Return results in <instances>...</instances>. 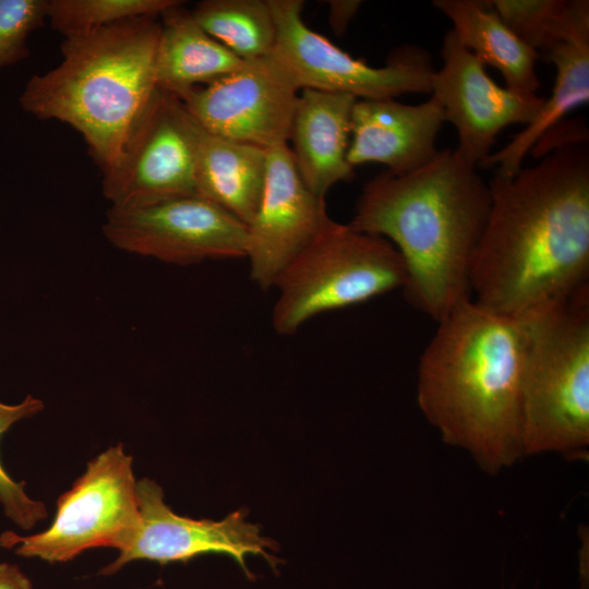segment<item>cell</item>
Listing matches in <instances>:
<instances>
[{
    "label": "cell",
    "instance_id": "obj_1",
    "mask_svg": "<svg viewBox=\"0 0 589 589\" xmlns=\"http://www.w3.org/2000/svg\"><path fill=\"white\" fill-rule=\"evenodd\" d=\"M492 202L471 271L472 300L524 317L589 287V148L575 142L512 177Z\"/></svg>",
    "mask_w": 589,
    "mask_h": 589
},
{
    "label": "cell",
    "instance_id": "obj_2",
    "mask_svg": "<svg viewBox=\"0 0 589 589\" xmlns=\"http://www.w3.org/2000/svg\"><path fill=\"white\" fill-rule=\"evenodd\" d=\"M450 148L402 176L370 180L349 225L387 239L406 266V301L436 323L472 300L470 271L492 202L489 182Z\"/></svg>",
    "mask_w": 589,
    "mask_h": 589
},
{
    "label": "cell",
    "instance_id": "obj_3",
    "mask_svg": "<svg viewBox=\"0 0 589 589\" xmlns=\"http://www.w3.org/2000/svg\"><path fill=\"white\" fill-rule=\"evenodd\" d=\"M524 317L466 301L437 322L419 358L417 401L445 444L496 474L522 457Z\"/></svg>",
    "mask_w": 589,
    "mask_h": 589
},
{
    "label": "cell",
    "instance_id": "obj_4",
    "mask_svg": "<svg viewBox=\"0 0 589 589\" xmlns=\"http://www.w3.org/2000/svg\"><path fill=\"white\" fill-rule=\"evenodd\" d=\"M158 16H142L64 38L62 60L33 75L19 103L40 120H58L84 139L103 173L125 144L158 89L155 57Z\"/></svg>",
    "mask_w": 589,
    "mask_h": 589
},
{
    "label": "cell",
    "instance_id": "obj_5",
    "mask_svg": "<svg viewBox=\"0 0 589 589\" xmlns=\"http://www.w3.org/2000/svg\"><path fill=\"white\" fill-rule=\"evenodd\" d=\"M524 320L522 456L557 453L587 460L589 287Z\"/></svg>",
    "mask_w": 589,
    "mask_h": 589
},
{
    "label": "cell",
    "instance_id": "obj_6",
    "mask_svg": "<svg viewBox=\"0 0 589 589\" xmlns=\"http://www.w3.org/2000/svg\"><path fill=\"white\" fill-rule=\"evenodd\" d=\"M405 281L402 257L387 239L332 219L277 279L273 327L293 334L320 313L365 302Z\"/></svg>",
    "mask_w": 589,
    "mask_h": 589
},
{
    "label": "cell",
    "instance_id": "obj_7",
    "mask_svg": "<svg viewBox=\"0 0 589 589\" xmlns=\"http://www.w3.org/2000/svg\"><path fill=\"white\" fill-rule=\"evenodd\" d=\"M132 457L121 443L88 461L85 472L57 501L50 527L39 533L0 534V545L23 557L49 563L68 562L93 548L120 552L140 527Z\"/></svg>",
    "mask_w": 589,
    "mask_h": 589
},
{
    "label": "cell",
    "instance_id": "obj_8",
    "mask_svg": "<svg viewBox=\"0 0 589 589\" xmlns=\"http://www.w3.org/2000/svg\"><path fill=\"white\" fill-rule=\"evenodd\" d=\"M276 25L274 55L301 89L348 94L357 99H386L431 93L434 69L420 48L402 50L384 67L357 59L311 29L301 0H267Z\"/></svg>",
    "mask_w": 589,
    "mask_h": 589
},
{
    "label": "cell",
    "instance_id": "obj_9",
    "mask_svg": "<svg viewBox=\"0 0 589 589\" xmlns=\"http://www.w3.org/2000/svg\"><path fill=\"white\" fill-rule=\"evenodd\" d=\"M113 208H137L197 195L191 116L157 89L135 124L117 166L103 173Z\"/></svg>",
    "mask_w": 589,
    "mask_h": 589
},
{
    "label": "cell",
    "instance_id": "obj_10",
    "mask_svg": "<svg viewBox=\"0 0 589 589\" xmlns=\"http://www.w3.org/2000/svg\"><path fill=\"white\" fill-rule=\"evenodd\" d=\"M103 232L121 250L179 265L247 256V226L199 195L137 208L110 207Z\"/></svg>",
    "mask_w": 589,
    "mask_h": 589
},
{
    "label": "cell",
    "instance_id": "obj_11",
    "mask_svg": "<svg viewBox=\"0 0 589 589\" xmlns=\"http://www.w3.org/2000/svg\"><path fill=\"white\" fill-rule=\"evenodd\" d=\"M299 91L273 52L178 98L206 131L269 149L288 144Z\"/></svg>",
    "mask_w": 589,
    "mask_h": 589
},
{
    "label": "cell",
    "instance_id": "obj_12",
    "mask_svg": "<svg viewBox=\"0 0 589 589\" xmlns=\"http://www.w3.org/2000/svg\"><path fill=\"white\" fill-rule=\"evenodd\" d=\"M140 527L132 543L118 557L100 569L105 576L113 575L132 561H154L161 565L173 562L188 563L204 554H225L250 579L253 574L247 566L248 555H260L273 568L279 560L272 553L276 543L262 537L257 525L247 521L240 509L220 521L192 519L177 515L164 501L163 489L151 479L136 483Z\"/></svg>",
    "mask_w": 589,
    "mask_h": 589
},
{
    "label": "cell",
    "instance_id": "obj_13",
    "mask_svg": "<svg viewBox=\"0 0 589 589\" xmlns=\"http://www.w3.org/2000/svg\"><path fill=\"white\" fill-rule=\"evenodd\" d=\"M442 67L431 80V96L445 121L457 130V154L479 167L491 154L497 134L512 124L530 123L544 98L513 92L495 83L485 67L449 29L441 50Z\"/></svg>",
    "mask_w": 589,
    "mask_h": 589
},
{
    "label": "cell",
    "instance_id": "obj_14",
    "mask_svg": "<svg viewBox=\"0 0 589 589\" xmlns=\"http://www.w3.org/2000/svg\"><path fill=\"white\" fill-rule=\"evenodd\" d=\"M330 220L324 197L303 182L288 144L267 149L262 199L247 226L251 279L263 289L275 287L284 269Z\"/></svg>",
    "mask_w": 589,
    "mask_h": 589
},
{
    "label": "cell",
    "instance_id": "obj_15",
    "mask_svg": "<svg viewBox=\"0 0 589 589\" xmlns=\"http://www.w3.org/2000/svg\"><path fill=\"white\" fill-rule=\"evenodd\" d=\"M445 122L441 104L431 96L418 105L386 99H357L351 115L349 165L377 163L402 176L430 163Z\"/></svg>",
    "mask_w": 589,
    "mask_h": 589
},
{
    "label": "cell",
    "instance_id": "obj_16",
    "mask_svg": "<svg viewBox=\"0 0 589 589\" xmlns=\"http://www.w3.org/2000/svg\"><path fill=\"white\" fill-rule=\"evenodd\" d=\"M356 101V97L341 93L310 88L299 93L290 151L303 182L321 197L336 183L351 181L354 176L347 154Z\"/></svg>",
    "mask_w": 589,
    "mask_h": 589
},
{
    "label": "cell",
    "instance_id": "obj_17",
    "mask_svg": "<svg viewBox=\"0 0 589 589\" xmlns=\"http://www.w3.org/2000/svg\"><path fill=\"white\" fill-rule=\"evenodd\" d=\"M191 129L197 195L248 226L262 199L267 149L213 134L192 116Z\"/></svg>",
    "mask_w": 589,
    "mask_h": 589
},
{
    "label": "cell",
    "instance_id": "obj_18",
    "mask_svg": "<svg viewBox=\"0 0 589 589\" xmlns=\"http://www.w3.org/2000/svg\"><path fill=\"white\" fill-rule=\"evenodd\" d=\"M556 70L551 96L544 98L537 116L496 153H491L479 167L496 168V173L512 177L522 168L525 157L534 144L572 110L589 100V20L545 57Z\"/></svg>",
    "mask_w": 589,
    "mask_h": 589
},
{
    "label": "cell",
    "instance_id": "obj_19",
    "mask_svg": "<svg viewBox=\"0 0 589 589\" xmlns=\"http://www.w3.org/2000/svg\"><path fill=\"white\" fill-rule=\"evenodd\" d=\"M182 3L160 14L155 57L157 87L177 97L221 79L244 62L208 35Z\"/></svg>",
    "mask_w": 589,
    "mask_h": 589
},
{
    "label": "cell",
    "instance_id": "obj_20",
    "mask_svg": "<svg viewBox=\"0 0 589 589\" xmlns=\"http://www.w3.org/2000/svg\"><path fill=\"white\" fill-rule=\"evenodd\" d=\"M432 4L452 21L458 41L484 67L501 73L506 88L537 94L538 53L515 35L489 0H433Z\"/></svg>",
    "mask_w": 589,
    "mask_h": 589
},
{
    "label": "cell",
    "instance_id": "obj_21",
    "mask_svg": "<svg viewBox=\"0 0 589 589\" xmlns=\"http://www.w3.org/2000/svg\"><path fill=\"white\" fill-rule=\"evenodd\" d=\"M191 14L208 35L244 61L275 49L276 25L267 0H204Z\"/></svg>",
    "mask_w": 589,
    "mask_h": 589
},
{
    "label": "cell",
    "instance_id": "obj_22",
    "mask_svg": "<svg viewBox=\"0 0 589 589\" xmlns=\"http://www.w3.org/2000/svg\"><path fill=\"white\" fill-rule=\"evenodd\" d=\"M504 23L539 59L589 19L587 0H489Z\"/></svg>",
    "mask_w": 589,
    "mask_h": 589
},
{
    "label": "cell",
    "instance_id": "obj_23",
    "mask_svg": "<svg viewBox=\"0 0 589 589\" xmlns=\"http://www.w3.org/2000/svg\"><path fill=\"white\" fill-rule=\"evenodd\" d=\"M178 0H48L47 19L64 38L142 16H160Z\"/></svg>",
    "mask_w": 589,
    "mask_h": 589
},
{
    "label": "cell",
    "instance_id": "obj_24",
    "mask_svg": "<svg viewBox=\"0 0 589 589\" xmlns=\"http://www.w3.org/2000/svg\"><path fill=\"white\" fill-rule=\"evenodd\" d=\"M43 408V401L31 395L15 405L0 401V436L17 421L33 417ZM24 485V481L16 482L9 476L0 460V504L17 527L28 530L47 517V510L44 503L26 494Z\"/></svg>",
    "mask_w": 589,
    "mask_h": 589
},
{
    "label": "cell",
    "instance_id": "obj_25",
    "mask_svg": "<svg viewBox=\"0 0 589 589\" xmlns=\"http://www.w3.org/2000/svg\"><path fill=\"white\" fill-rule=\"evenodd\" d=\"M48 0H0V70L29 56L28 36L44 25Z\"/></svg>",
    "mask_w": 589,
    "mask_h": 589
},
{
    "label": "cell",
    "instance_id": "obj_26",
    "mask_svg": "<svg viewBox=\"0 0 589 589\" xmlns=\"http://www.w3.org/2000/svg\"><path fill=\"white\" fill-rule=\"evenodd\" d=\"M328 3V23L336 35H341L362 2L359 0H332Z\"/></svg>",
    "mask_w": 589,
    "mask_h": 589
},
{
    "label": "cell",
    "instance_id": "obj_27",
    "mask_svg": "<svg viewBox=\"0 0 589 589\" xmlns=\"http://www.w3.org/2000/svg\"><path fill=\"white\" fill-rule=\"evenodd\" d=\"M0 589H33L29 578L15 564H0Z\"/></svg>",
    "mask_w": 589,
    "mask_h": 589
}]
</instances>
